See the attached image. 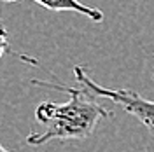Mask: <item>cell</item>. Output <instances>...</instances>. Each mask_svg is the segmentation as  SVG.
Masks as SVG:
<instances>
[{"instance_id":"obj_3","label":"cell","mask_w":154,"mask_h":152,"mask_svg":"<svg viewBox=\"0 0 154 152\" xmlns=\"http://www.w3.org/2000/svg\"><path fill=\"white\" fill-rule=\"evenodd\" d=\"M5 4H11V2H18V0H2ZM38 5L46 7L49 11H72V12H79L82 16H86L88 19L95 21V23H100L103 21V12L100 9H95V7H89L86 4L79 2V0H32Z\"/></svg>"},{"instance_id":"obj_2","label":"cell","mask_w":154,"mask_h":152,"mask_svg":"<svg viewBox=\"0 0 154 152\" xmlns=\"http://www.w3.org/2000/svg\"><path fill=\"white\" fill-rule=\"evenodd\" d=\"M74 75H75L77 82L82 87H86L89 93H93L98 98H105V100L114 102L116 105H119L125 110L126 114L138 119L154 138V102L142 98L135 91L110 89V87H103V86L96 84L95 81L88 75V72L82 67H74Z\"/></svg>"},{"instance_id":"obj_4","label":"cell","mask_w":154,"mask_h":152,"mask_svg":"<svg viewBox=\"0 0 154 152\" xmlns=\"http://www.w3.org/2000/svg\"><path fill=\"white\" fill-rule=\"evenodd\" d=\"M7 30H5V26H4V21L0 19V58L4 56L5 53H11V54H16L12 49H11L9 46V40H7Z\"/></svg>"},{"instance_id":"obj_1","label":"cell","mask_w":154,"mask_h":152,"mask_svg":"<svg viewBox=\"0 0 154 152\" xmlns=\"http://www.w3.org/2000/svg\"><path fill=\"white\" fill-rule=\"evenodd\" d=\"M37 86L60 89L68 93V102L54 103L42 102L35 108V121L42 126V131L30 133L26 142L33 147L44 145L51 140H84L91 136L100 119H110L112 112L95 100V95L86 87H67L63 84L32 81Z\"/></svg>"},{"instance_id":"obj_5","label":"cell","mask_w":154,"mask_h":152,"mask_svg":"<svg viewBox=\"0 0 154 152\" xmlns=\"http://www.w3.org/2000/svg\"><path fill=\"white\" fill-rule=\"evenodd\" d=\"M0 152H11V150H7V149H5V147H4V145L0 143Z\"/></svg>"}]
</instances>
